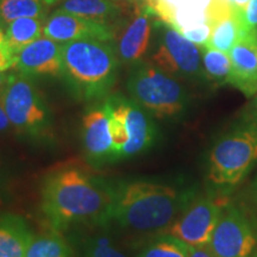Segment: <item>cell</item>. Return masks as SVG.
I'll return each instance as SVG.
<instances>
[{
    "label": "cell",
    "mask_w": 257,
    "mask_h": 257,
    "mask_svg": "<svg viewBox=\"0 0 257 257\" xmlns=\"http://www.w3.org/2000/svg\"><path fill=\"white\" fill-rule=\"evenodd\" d=\"M194 198L191 189L148 180L113 185L111 221L135 232H163Z\"/></svg>",
    "instance_id": "2"
},
{
    "label": "cell",
    "mask_w": 257,
    "mask_h": 257,
    "mask_svg": "<svg viewBox=\"0 0 257 257\" xmlns=\"http://www.w3.org/2000/svg\"><path fill=\"white\" fill-rule=\"evenodd\" d=\"M156 3H157V0H146V4H147L148 6H150V8L155 5Z\"/></svg>",
    "instance_id": "37"
},
{
    "label": "cell",
    "mask_w": 257,
    "mask_h": 257,
    "mask_svg": "<svg viewBox=\"0 0 257 257\" xmlns=\"http://www.w3.org/2000/svg\"><path fill=\"white\" fill-rule=\"evenodd\" d=\"M248 2L249 0H234V6H236L237 9H242L246 5Z\"/></svg>",
    "instance_id": "33"
},
{
    "label": "cell",
    "mask_w": 257,
    "mask_h": 257,
    "mask_svg": "<svg viewBox=\"0 0 257 257\" xmlns=\"http://www.w3.org/2000/svg\"><path fill=\"white\" fill-rule=\"evenodd\" d=\"M212 34V24H204L192 30L182 32V36H185L188 41L193 42L199 47H205L210 40Z\"/></svg>",
    "instance_id": "26"
},
{
    "label": "cell",
    "mask_w": 257,
    "mask_h": 257,
    "mask_svg": "<svg viewBox=\"0 0 257 257\" xmlns=\"http://www.w3.org/2000/svg\"><path fill=\"white\" fill-rule=\"evenodd\" d=\"M113 185L75 167H62L44 178L41 208L57 231L111 221Z\"/></svg>",
    "instance_id": "1"
},
{
    "label": "cell",
    "mask_w": 257,
    "mask_h": 257,
    "mask_svg": "<svg viewBox=\"0 0 257 257\" xmlns=\"http://www.w3.org/2000/svg\"><path fill=\"white\" fill-rule=\"evenodd\" d=\"M44 36L59 43L76 40L111 42L114 41V29L110 25L56 10L44 22Z\"/></svg>",
    "instance_id": "12"
},
{
    "label": "cell",
    "mask_w": 257,
    "mask_h": 257,
    "mask_svg": "<svg viewBox=\"0 0 257 257\" xmlns=\"http://www.w3.org/2000/svg\"><path fill=\"white\" fill-rule=\"evenodd\" d=\"M44 3H46L47 5H53V4H56V3L61 2V0H43Z\"/></svg>",
    "instance_id": "36"
},
{
    "label": "cell",
    "mask_w": 257,
    "mask_h": 257,
    "mask_svg": "<svg viewBox=\"0 0 257 257\" xmlns=\"http://www.w3.org/2000/svg\"><path fill=\"white\" fill-rule=\"evenodd\" d=\"M6 193H8V180H6V173L4 167L0 161V201L5 198Z\"/></svg>",
    "instance_id": "31"
},
{
    "label": "cell",
    "mask_w": 257,
    "mask_h": 257,
    "mask_svg": "<svg viewBox=\"0 0 257 257\" xmlns=\"http://www.w3.org/2000/svg\"><path fill=\"white\" fill-rule=\"evenodd\" d=\"M239 10V17L243 29L251 32L257 28V0H249L246 5Z\"/></svg>",
    "instance_id": "25"
},
{
    "label": "cell",
    "mask_w": 257,
    "mask_h": 257,
    "mask_svg": "<svg viewBox=\"0 0 257 257\" xmlns=\"http://www.w3.org/2000/svg\"><path fill=\"white\" fill-rule=\"evenodd\" d=\"M126 87L131 99L154 118H175L187 106V93L181 83L152 62L141 61L134 64Z\"/></svg>",
    "instance_id": "5"
},
{
    "label": "cell",
    "mask_w": 257,
    "mask_h": 257,
    "mask_svg": "<svg viewBox=\"0 0 257 257\" xmlns=\"http://www.w3.org/2000/svg\"><path fill=\"white\" fill-rule=\"evenodd\" d=\"M244 34H246V31L240 22L239 10L230 6L213 19L211 37L205 47L229 54Z\"/></svg>",
    "instance_id": "17"
},
{
    "label": "cell",
    "mask_w": 257,
    "mask_h": 257,
    "mask_svg": "<svg viewBox=\"0 0 257 257\" xmlns=\"http://www.w3.org/2000/svg\"><path fill=\"white\" fill-rule=\"evenodd\" d=\"M57 10L80 16L89 21L110 25L120 23L124 11L113 0H64Z\"/></svg>",
    "instance_id": "18"
},
{
    "label": "cell",
    "mask_w": 257,
    "mask_h": 257,
    "mask_svg": "<svg viewBox=\"0 0 257 257\" xmlns=\"http://www.w3.org/2000/svg\"><path fill=\"white\" fill-rule=\"evenodd\" d=\"M43 0H0V27L5 29L11 22L24 17L46 18Z\"/></svg>",
    "instance_id": "20"
},
{
    "label": "cell",
    "mask_w": 257,
    "mask_h": 257,
    "mask_svg": "<svg viewBox=\"0 0 257 257\" xmlns=\"http://www.w3.org/2000/svg\"><path fill=\"white\" fill-rule=\"evenodd\" d=\"M44 18L24 17L11 22L5 29V43L14 56L25 46L44 35Z\"/></svg>",
    "instance_id": "19"
},
{
    "label": "cell",
    "mask_w": 257,
    "mask_h": 257,
    "mask_svg": "<svg viewBox=\"0 0 257 257\" xmlns=\"http://www.w3.org/2000/svg\"><path fill=\"white\" fill-rule=\"evenodd\" d=\"M14 66V54L6 46V43H0V72H6Z\"/></svg>",
    "instance_id": "27"
},
{
    "label": "cell",
    "mask_w": 257,
    "mask_h": 257,
    "mask_svg": "<svg viewBox=\"0 0 257 257\" xmlns=\"http://www.w3.org/2000/svg\"><path fill=\"white\" fill-rule=\"evenodd\" d=\"M104 104L112 114L123 121L127 143L120 152L119 161L142 155L156 143L159 131L153 117L133 99L119 93L108 95Z\"/></svg>",
    "instance_id": "10"
},
{
    "label": "cell",
    "mask_w": 257,
    "mask_h": 257,
    "mask_svg": "<svg viewBox=\"0 0 257 257\" xmlns=\"http://www.w3.org/2000/svg\"><path fill=\"white\" fill-rule=\"evenodd\" d=\"M83 153L93 165L114 162V148L112 141L110 114L104 102L83 114L81 124Z\"/></svg>",
    "instance_id": "11"
},
{
    "label": "cell",
    "mask_w": 257,
    "mask_h": 257,
    "mask_svg": "<svg viewBox=\"0 0 257 257\" xmlns=\"http://www.w3.org/2000/svg\"><path fill=\"white\" fill-rule=\"evenodd\" d=\"M119 61L111 42L76 40L62 43V76L80 100L108 96L117 80Z\"/></svg>",
    "instance_id": "3"
},
{
    "label": "cell",
    "mask_w": 257,
    "mask_h": 257,
    "mask_svg": "<svg viewBox=\"0 0 257 257\" xmlns=\"http://www.w3.org/2000/svg\"><path fill=\"white\" fill-rule=\"evenodd\" d=\"M155 14L147 4L135 10L131 19L120 28L117 37L118 57L125 64H136L143 60L150 46Z\"/></svg>",
    "instance_id": "13"
},
{
    "label": "cell",
    "mask_w": 257,
    "mask_h": 257,
    "mask_svg": "<svg viewBox=\"0 0 257 257\" xmlns=\"http://www.w3.org/2000/svg\"><path fill=\"white\" fill-rule=\"evenodd\" d=\"M189 257H216L208 249V246H201V248H193L189 246Z\"/></svg>",
    "instance_id": "29"
},
{
    "label": "cell",
    "mask_w": 257,
    "mask_h": 257,
    "mask_svg": "<svg viewBox=\"0 0 257 257\" xmlns=\"http://www.w3.org/2000/svg\"><path fill=\"white\" fill-rule=\"evenodd\" d=\"M229 205L223 197H201L185 208L167 233L193 248L208 246L214 227Z\"/></svg>",
    "instance_id": "9"
},
{
    "label": "cell",
    "mask_w": 257,
    "mask_h": 257,
    "mask_svg": "<svg viewBox=\"0 0 257 257\" xmlns=\"http://www.w3.org/2000/svg\"><path fill=\"white\" fill-rule=\"evenodd\" d=\"M201 56L205 79L217 85L227 83L231 73L229 54L208 47H201Z\"/></svg>",
    "instance_id": "21"
},
{
    "label": "cell",
    "mask_w": 257,
    "mask_h": 257,
    "mask_svg": "<svg viewBox=\"0 0 257 257\" xmlns=\"http://www.w3.org/2000/svg\"><path fill=\"white\" fill-rule=\"evenodd\" d=\"M5 80H6V74L4 72H0V93H2V89L4 87Z\"/></svg>",
    "instance_id": "34"
},
{
    "label": "cell",
    "mask_w": 257,
    "mask_h": 257,
    "mask_svg": "<svg viewBox=\"0 0 257 257\" xmlns=\"http://www.w3.org/2000/svg\"><path fill=\"white\" fill-rule=\"evenodd\" d=\"M5 42V31L4 29L0 27V43H4Z\"/></svg>",
    "instance_id": "35"
},
{
    "label": "cell",
    "mask_w": 257,
    "mask_h": 257,
    "mask_svg": "<svg viewBox=\"0 0 257 257\" xmlns=\"http://www.w3.org/2000/svg\"><path fill=\"white\" fill-rule=\"evenodd\" d=\"M0 101L18 134L34 141L49 136L53 115L31 76L19 72L8 74Z\"/></svg>",
    "instance_id": "6"
},
{
    "label": "cell",
    "mask_w": 257,
    "mask_h": 257,
    "mask_svg": "<svg viewBox=\"0 0 257 257\" xmlns=\"http://www.w3.org/2000/svg\"><path fill=\"white\" fill-rule=\"evenodd\" d=\"M12 68L31 78L62 75V44L38 38L16 54Z\"/></svg>",
    "instance_id": "14"
},
{
    "label": "cell",
    "mask_w": 257,
    "mask_h": 257,
    "mask_svg": "<svg viewBox=\"0 0 257 257\" xmlns=\"http://www.w3.org/2000/svg\"><path fill=\"white\" fill-rule=\"evenodd\" d=\"M156 46L150 62L174 78H205L201 47L188 41L180 32L156 18Z\"/></svg>",
    "instance_id": "7"
},
{
    "label": "cell",
    "mask_w": 257,
    "mask_h": 257,
    "mask_svg": "<svg viewBox=\"0 0 257 257\" xmlns=\"http://www.w3.org/2000/svg\"><path fill=\"white\" fill-rule=\"evenodd\" d=\"M253 32H255V37H256V40H257V28L255 29V30H253Z\"/></svg>",
    "instance_id": "39"
},
{
    "label": "cell",
    "mask_w": 257,
    "mask_h": 257,
    "mask_svg": "<svg viewBox=\"0 0 257 257\" xmlns=\"http://www.w3.org/2000/svg\"><path fill=\"white\" fill-rule=\"evenodd\" d=\"M251 257H257V251H255V252H253V255H252Z\"/></svg>",
    "instance_id": "40"
},
{
    "label": "cell",
    "mask_w": 257,
    "mask_h": 257,
    "mask_svg": "<svg viewBox=\"0 0 257 257\" xmlns=\"http://www.w3.org/2000/svg\"><path fill=\"white\" fill-rule=\"evenodd\" d=\"M253 193H255V195L257 198V179L255 180V184H253Z\"/></svg>",
    "instance_id": "38"
},
{
    "label": "cell",
    "mask_w": 257,
    "mask_h": 257,
    "mask_svg": "<svg viewBox=\"0 0 257 257\" xmlns=\"http://www.w3.org/2000/svg\"><path fill=\"white\" fill-rule=\"evenodd\" d=\"M10 127H12V125L10 123L9 117L6 114L4 107H3L2 101H0V134L9 131Z\"/></svg>",
    "instance_id": "30"
},
{
    "label": "cell",
    "mask_w": 257,
    "mask_h": 257,
    "mask_svg": "<svg viewBox=\"0 0 257 257\" xmlns=\"http://www.w3.org/2000/svg\"><path fill=\"white\" fill-rule=\"evenodd\" d=\"M256 246V225L238 207L227 205L214 227L208 249L216 257H251Z\"/></svg>",
    "instance_id": "8"
},
{
    "label": "cell",
    "mask_w": 257,
    "mask_h": 257,
    "mask_svg": "<svg viewBox=\"0 0 257 257\" xmlns=\"http://www.w3.org/2000/svg\"><path fill=\"white\" fill-rule=\"evenodd\" d=\"M72 252L60 234L49 233L34 237L25 257H70Z\"/></svg>",
    "instance_id": "22"
},
{
    "label": "cell",
    "mask_w": 257,
    "mask_h": 257,
    "mask_svg": "<svg viewBox=\"0 0 257 257\" xmlns=\"http://www.w3.org/2000/svg\"><path fill=\"white\" fill-rule=\"evenodd\" d=\"M257 162V123L246 119L220 137L208 156L207 179L227 192L240 184Z\"/></svg>",
    "instance_id": "4"
},
{
    "label": "cell",
    "mask_w": 257,
    "mask_h": 257,
    "mask_svg": "<svg viewBox=\"0 0 257 257\" xmlns=\"http://www.w3.org/2000/svg\"><path fill=\"white\" fill-rule=\"evenodd\" d=\"M34 238L28 223L18 214L0 213V257H25Z\"/></svg>",
    "instance_id": "16"
},
{
    "label": "cell",
    "mask_w": 257,
    "mask_h": 257,
    "mask_svg": "<svg viewBox=\"0 0 257 257\" xmlns=\"http://www.w3.org/2000/svg\"><path fill=\"white\" fill-rule=\"evenodd\" d=\"M137 257H189V246L166 233L148 243Z\"/></svg>",
    "instance_id": "23"
},
{
    "label": "cell",
    "mask_w": 257,
    "mask_h": 257,
    "mask_svg": "<svg viewBox=\"0 0 257 257\" xmlns=\"http://www.w3.org/2000/svg\"><path fill=\"white\" fill-rule=\"evenodd\" d=\"M83 257H128L120 246L105 233L87 236L82 242Z\"/></svg>",
    "instance_id": "24"
},
{
    "label": "cell",
    "mask_w": 257,
    "mask_h": 257,
    "mask_svg": "<svg viewBox=\"0 0 257 257\" xmlns=\"http://www.w3.org/2000/svg\"><path fill=\"white\" fill-rule=\"evenodd\" d=\"M113 2L119 6L124 12L131 11V14H133L135 10L140 9L141 6L146 4V0H113Z\"/></svg>",
    "instance_id": "28"
},
{
    "label": "cell",
    "mask_w": 257,
    "mask_h": 257,
    "mask_svg": "<svg viewBox=\"0 0 257 257\" xmlns=\"http://www.w3.org/2000/svg\"><path fill=\"white\" fill-rule=\"evenodd\" d=\"M246 119H250L257 123V94L253 98L251 104H250L248 112H246Z\"/></svg>",
    "instance_id": "32"
},
{
    "label": "cell",
    "mask_w": 257,
    "mask_h": 257,
    "mask_svg": "<svg viewBox=\"0 0 257 257\" xmlns=\"http://www.w3.org/2000/svg\"><path fill=\"white\" fill-rule=\"evenodd\" d=\"M231 73L227 83L246 98L257 94V40L255 32H246L229 53Z\"/></svg>",
    "instance_id": "15"
}]
</instances>
